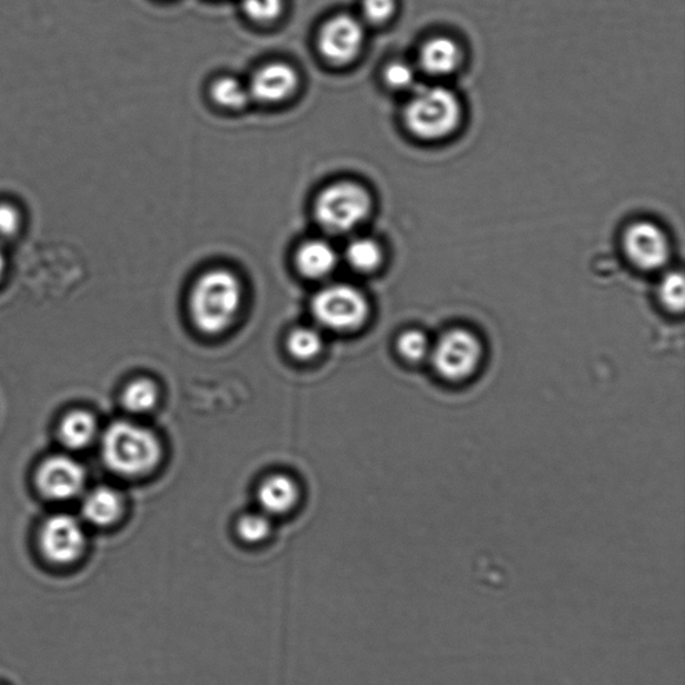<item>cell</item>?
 <instances>
[{"label":"cell","instance_id":"obj_25","mask_svg":"<svg viewBox=\"0 0 685 685\" xmlns=\"http://www.w3.org/2000/svg\"><path fill=\"white\" fill-rule=\"evenodd\" d=\"M244 12L255 22L267 23L279 18L282 0H241Z\"/></svg>","mask_w":685,"mask_h":685},{"label":"cell","instance_id":"obj_16","mask_svg":"<svg viewBox=\"0 0 685 685\" xmlns=\"http://www.w3.org/2000/svg\"><path fill=\"white\" fill-rule=\"evenodd\" d=\"M98 431L97 420L89 411H71L59 425V439L70 450H82L93 443Z\"/></svg>","mask_w":685,"mask_h":685},{"label":"cell","instance_id":"obj_17","mask_svg":"<svg viewBox=\"0 0 685 685\" xmlns=\"http://www.w3.org/2000/svg\"><path fill=\"white\" fill-rule=\"evenodd\" d=\"M347 265L354 271L360 274H371L384 262V249L380 244L370 239V237H358L348 242L345 250Z\"/></svg>","mask_w":685,"mask_h":685},{"label":"cell","instance_id":"obj_18","mask_svg":"<svg viewBox=\"0 0 685 685\" xmlns=\"http://www.w3.org/2000/svg\"><path fill=\"white\" fill-rule=\"evenodd\" d=\"M214 101L227 109H242L247 107L250 98L248 83H244L235 77H221L216 79L210 89Z\"/></svg>","mask_w":685,"mask_h":685},{"label":"cell","instance_id":"obj_27","mask_svg":"<svg viewBox=\"0 0 685 685\" xmlns=\"http://www.w3.org/2000/svg\"><path fill=\"white\" fill-rule=\"evenodd\" d=\"M397 11V0H364L361 14L368 23L380 26L391 21Z\"/></svg>","mask_w":685,"mask_h":685},{"label":"cell","instance_id":"obj_21","mask_svg":"<svg viewBox=\"0 0 685 685\" xmlns=\"http://www.w3.org/2000/svg\"><path fill=\"white\" fill-rule=\"evenodd\" d=\"M236 533L244 544L259 545L271 536L272 524L265 513L247 514L237 522Z\"/></svg>","mask_w":685,"mask_h":685},{"label":"cell","instance_id":"obj_12","mask_svg":"<svg viewBox=\"0 0 685 685\" xmlns=\"http://www.w3.org/2000/svg\"><path fill=\"white\" fill-rule=\"evenodd\" d=\"M464 63V50L451 37L427 39L419 51V64L426 75L437 78L453 76Z\"/></svg>","mask_w":685,"mask_h":685},{"label":"cell","instance_id":"obj_8","mask_svg":"<svg viewBox=\"0 0 685 685\" xmlns=\"http://www.w3.org/2000/svg\"><path fill=\"white\" fill-rule=\"evenodd\" d=\"M39 546L46 559L52 564L76 563L86 549L83 526L69 514H56L43 523L39 533Z\"/></svg>","mask_w":685,"mask_h":685},{"label":"cell","instance_id":"obj_15","mask_svg":"<svg viewBox=\"0 0 685 685\" xmlns=\"http://www.w3.org/2000/svg\"><path fill=\"white\" fill-rule=\"evenodd\" d=\"M123 500L116 490L108 486L97 487L83 499L82 513L86 522L98 528H108L120 519Z\"/></svg>","mask_w":685,"mask_h":685},{"label":"cell","instance_id":"obj_6","mask_svg":"<svg viewBox=\"0 0 685 685\" xmlns=\"http://www.w3.org/2000/svg\"><path fill=\"white\" fill-rule=\"evenodd\" d=\"M430 358L440 377L463 381L477 373L484 358L483 343L469 329L454 328L431 347Z\"/></svg>","mask_w":685,"mask_h":685},{"label":"cell","instance_id":"obj_4","mask_svg":"<svg viewBox=\"0 0 685 685\" xmlns=\"http://www.w3.org/2000/svg\"><path fill=\"white\" fill-rule=\"evenodd\" d=\"M373 210L371 195L357 182L340 181L322 189L315 201V217L332 234L350 232L367 220Z\"/></svg>","mask_w":685,"mask_h":685},{"label":"cell","instance_id":"obj_9","mask_svg":"<svg viewBox=\"0 0 685 685\" xmlns=\"http://www.w3.org/2000/svg\"><path fill=\"white\" fill-rule=\"evenodd\" d=\"M365 41L366 30L360 19L339 14L322 26L319 34V50L328 61L347 63L360 54Z\"/></svg>","mask_w":685,"mask_h":685},{"label":"cell","instance_id":"obj_22","mask_svg":"<svg viewBox=\"0 0 685 685\" xmlns=\"http://www.w3.org/2000/svg\"><path fill=\"white\" fill-rule=\"evenodd\" d=\"M397 346L400 357L411 361V364H419V361L430 357L433 347L425 332L419 331V329H408V331L401 334Z\"/></svg>","mask_w":685,"mask_h":685},{"label":"cell","instance_id":"obj_14","mask_svg":"<svg viewBox=\"0 0 685 685\" xmlns=\"http://www.w3.org/2000/svg\"><path fill=\"white\" fill-rule=\"evenodd\" d=\"M299 490L295 480L287 476H272L262 480L257 499L267 516H281L298 503Z\"/></svg>","mask_w":685,"mask_h":685},{"label":"cell","instance_id":"obj_19","mask_svg":"<svg viewBox=\"0 0 685 685\" xmlns=\"http://www.w3.org/2000/svg\"><path fill=\"white\" fill-rule=\"evenodd\" d=\"M158 401V390L153 381L137 379L125 388L122 405L128 411L145 414L153 410Z\"/></svg>","mask_w":685,"mask_h":685},{"label":"cell","instance_id":"obj_11","mask_svg":"<svg viewBox=\"0 0 685 685\" xmlns=\"http://www.w3.org/2000/svg\"><path fill=\"white\" fill-rule=\"evenodd\" d=\"M299 76L291 64L272 62L255 71L248 83L250 98L262 103L287 100L298 89Z\"/></svg>","mask_w":685,"mask_h":685},{"label":"cell","instance_id":"obj_13","mask_svg":"<svg viewBox=\"0 0 685 685\" xmlns=\"http://www.w3.org/2000/svg\"><path fill=\"white\" fill-rule=\"evenodd\" d=\"M339 256L332 244L326 240L312 239L301 244L296 254V266L308 279H322L334 272L338 266Z\"/></svg>","mask_w":685,"mask_h":685},{"label":"cell","instance_id":"obj_24","mask_svg":"<svg viewBox=\"0 0 685 685\" xmlns=\"http://www.w3.org/2000/svg\"><path fill=\"white\" fill-rule=\"evenodd\" d=\"M384 77L388 88L398 91L408 90L417 79V70L406 61H393L386 66Z\"/></svg>","mask_w":685,"mask_h":685},{"label":"cell","instance_id":"obj_10","mask_svg":"<svg viewBox=\"0 0 685 685\" xmlns=\"http://www.w3.org/2000/svg\"><path fill=\"white\" fill-rule=\"evenodd\" d=\"M36 480L39 492L46 498L68 500L83 490L86 473L78 460L59 454L43 460L37 471Z\"/></svg>","mask_w":685,"mask_h":685},{"label":"cell","instance_id":"obj_28","mask_svg":"<svg viewBox=\"0 0 685 685\" xmlns=\"http://www.w3.org/2000/svg\"><path fill=\"white\" fill-rule=\"evenodd\" d=\"M6 266H8V261H6V255L2 247H0V280L3 278Z\"/></svg>","mask_w":685,"mask_h":685},{"label":"cell","instance_id":"obj_20","mask_svg":"<svg viewBox=\"0 0 685 685\" xmlns=\"http://www.w3.org/2000/svg\"><path fill=\"white\" fill-rule=\"evenodd\" d=\"M287 348L295 359L301 361L312 360L322 350V338L314 328H296L288 336Z\"/></svg>","mask_w":685,"mask_h":685},{"label":"cell","instance_id":"obj_5","mask_svg":"<svg viewBox=\"0 0 685 685\" xmlns=\"http://www.w3.org/2000/svg\"><path fill=\"white\" fill-rule=\"evenodd\" d=\"M311 311L320 326L331 331L346 332L365 325L370 307L358 288L332 285L314 296Z\"/></svg>","mask_w":685,"mask_h":685},{"label":"cell","instance_id":"obj_7","mask_svg":"<svg viewBox=\"0 0 685 685\" xmlns=\"http://www.w3.org/2000/svg\"><path fill=\"white\" fill-rule=\"evenodd\" d=\"M623 248L632 265L647 272L667 266L671 257L668 235L648 220L636 221L625 229Z\"/></svg>","mask_w":685,"mask_h":685},{"label":"cell","instance_id":"obj_1","mask_svg":"<svg viewBox=\"0 0 685 685\" xmlns=\"http://www.w3.org/2000/svg\"><path fill=\"white\" fill-rule=\"evenodd\" d=\"M242 305V286L227 269L203 274L190 294L189 309L195 326L207 335H219L237 318Z\"/></svg>","mask_w":685,"mask_h":685},{"label":"cell","instance_id":"obj_26","mask_svg":"<svg viewBox=\"0 0 685 685\" xmlns=\"http://www.w3.org/2000/svg\"><path fill=\"white\" fill-rule=\"evenodd\" d=\"M23 227L21 209L10 201H0V240L14 239Z\"/></svg>","mask_w":685,"mask_h":685},{"label":"cell","instance_id":"obj_23","mask_svg":"<svg viewBox=\"0 0 685 685\" xmlns=\"http://www.w3.org/2000/svg\"><path fill=\"white\" fill-rule=\"evenodd\" d=\"M658 298L671 312L684 309V278L682 272H668L658 286Z\"/></svg>","mask_w":685,"mask_h":685},{"label":"cell","instance_id":"obj_2","mask_svg":"<svg viewBox=\"0 0 685 685\" xmlns=\"http://www.w3.org/2000/svg\"><path fill=\"white\" fill-rule=\"evenodd\" d=\"M464 108L458 96L445 86H427L406 103L404 121L414 137L437 142L451 137L463 123Z\"/></svg>","mask_w":685,"mask_h":685},{"label":"cell","instance_id":"obj_3","mask_svg":"<svg viewBox=\"0 0 685 685\" xmlns=\"http://www.w3.org/2000/svg\"><path fill=\"white\" fill-rule=\"evenodd\" d=\"M102 458L111 471L140 477L161 459V444L153 431L131 421H115L102 437Z\"/></svg>","mask_w":685,"mask_h":685}]
</instances>
